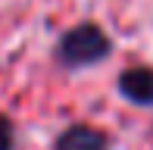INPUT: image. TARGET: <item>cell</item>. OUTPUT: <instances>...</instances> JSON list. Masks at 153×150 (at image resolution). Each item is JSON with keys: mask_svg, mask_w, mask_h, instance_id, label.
Segmentation results:
<instances>
[{"mask_svg": "<svg viewBox=\"0 0 153 150\" xmlns=\"http://www.w3.org/2000/svg\"><path fill=\"white\" fill-rule=\"evenodd\" d=\"M109 53V38L103 35L97 25H78L72 28L59 44V56L62 63L69 66H88V63H97Z\"/></svg>", "mask_w": 153, "mask_h": 150, "instance_id": "cell-1", "label": "cell"}, {"mask_svg": "<svg viewBox=\"0 0 153 150\" xmlns=\"http://www.w3.org/2000/svg\"><path fill=\"white\" fill-rule=\"evenodd\" d=\"M119 91L134 103H153V69H128L119 78Z\"/></svg>", "mask_w": 153, "mask_h": 150, "instance_id": "cell-2", "label": "cell"}, {"mask_svg": "<svg viewBox=\"0 0 153 150\" xmlns=\"http://www.w3.org/2000/svg\"><path fill=\"white\" fill-rule=\"evenodd\" d=\"M56 150H106V138H103L97 128L75 125V128H69V131H62Z\"/></svg>", "mask_w": 153, "mask_h": 150, "instance_id": "cell-3", "label": "cell"}, {"mask_svg": "<svg viewBox=\"0 0 153 150\" xmlns=\"http://www.w3.org/2000/svg\"><path fill=\"white\" fill-rule=\"evenodd\" d=\"M0 150H13V125L6 116H0Z\"/></svg>", "mask_w": 153, "mask_h": 150, "instance_id": "cell-4", "label": "cell"}]
</instances>
